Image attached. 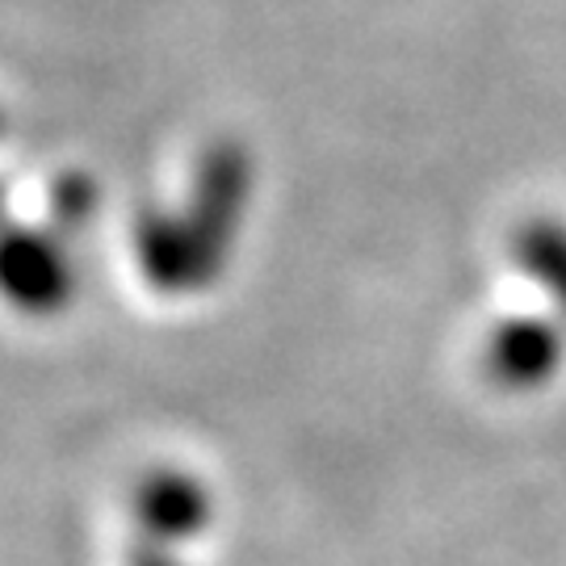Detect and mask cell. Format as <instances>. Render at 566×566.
I'll list each match as a JSON object with an SVG mask.
<instances>
[{"label": "cell", "instance_id": "cell-6", "mask_svg": "<svg viewBox=\"0 0 566 566\" xmlns=\"http://www.w3.org/2000/svg\"><path fill=\"white\" fill-rule=\"evenodd\" d=\"M512 248H516V264L566 311V227L546 223V219L528 223L521 227Z\"/></svg>", "mask_w": 566, "mask_h": 566}, {"label": "cell", "instance_id": "cell-2", "mask_svg": "<svg viewBox=\"0 0 566 566\" xmlns=\"http://www.w3.org/2000/svg\"><path fill=\"white\" fill-rule=\"evenodd\" d=\"M0 294L25 315H51L72 298V264L51 235L4 231L0 235Z\"/></svg>", "mask_w": 566, "mask_h": 566}, {"label": "cell", "instance_id": "cell-4", "mask_svg": "<svg viewBox=\"0 0 566 566\" xmlns=\"http://www.w3.org/2000/svg\"><path fill=\"white\" fill-rule=\"evenodd\" d=\"M210 491L185 470H156L135 486V521L151 542H189L210 525Z\"/></svg>", "mask_w": 566, "mask_h": 566}, {"label": "cell", "instance_id": "cell-5", "mask_svg": "<svg viewBox=\"0 0 566 566\" xmlns=\"http://www.w3.org/2000/svg\"><path fill=\"white\" fill-rule=\"evenodd\" d=\"M139 248L143 277L164 290V294H185V290H202L210 285L202 261H198V248L185 235L181 219H168V214H147L135 235Z\"/></svg>", "mask_w": 566, "mask_h": 566}, {"label": "cell", "instance_id": "cell-7", "mask_svg": "<svg viewBox=\"0 0 566 566\" xmlns=\"http://www.w3.org/2000/svg\"><path fill=\"white\" fill-rule=\"evenodd\" d=\"M55 214H60L67 227L84 223V219L93 214V185H84L72 177V181L60 189V198H55Z\"/></svg>", "mask_w": 566, "mask_h": 566}, {"label": "cell", "instance_id": "cell-8", "mask_svg": "<svg viewBox=\"0 0 566 566\" xmlns=\"http://www.w3.org/2000/svg\"><path fill=\"white\" fill-rule=\"evenodd\" d=\"M130 566H177V558L160 546V542H151V537H143L139 546L130 549Z\"/></svg>", "mask_w": 566, "mask_h": 566}, {"label": "cell", "instance_id": "cell-1", "mask_svg": "<svg viewBox=\"0 0 566 566\" xmlns=\"http://www.w3.org/2000/svg\"><path fill=\"white\" fill-rule=\"evenodd\" d=\"M243 198H248V160L235 147H219L210 151L193 185V206L181 219L185 235L198 248L206 277L214 282L227 261V248L235 240V223L243 214Z\"/></svg>", "mask_w": 566, "mask_h": 566}, {"label": "cell", "instance_id": "cell-3", "mask_svg": "<svg viewBox=\"0 0 566 566\" xmlns=\"http://www.w3.org/2000/svg\"><path fill=\"white\" fill-rule=\"evenodd\" d=\"M566 357L563 327L542 315H516L504 319L483 344V374L500 390H533L558 374Z\"/></svg>", "mask_w": 566, "mask_h": 566}]
</instances>
